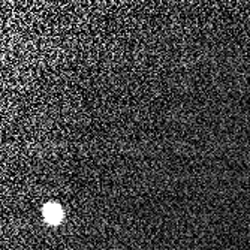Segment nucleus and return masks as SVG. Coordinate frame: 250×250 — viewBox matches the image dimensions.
<instances>
[{
    "label": "nucleus",
    "instance_id": "nucleus-1",
    "mask_svg": "<svg viewBox=\"0 0 250 250\" xmlns=\"http://www.w3.org/2000/svg\"><path fill=\"white\" fill-rule=\"evenodd\" d=\"M43 217L47 220V223L50 225H57L62 222L63 219V210L59 204L56 202H50L43 207Z\"/></svg>",
    "mask_w": 250,
    "mask_h": 250
}]
</instances>
